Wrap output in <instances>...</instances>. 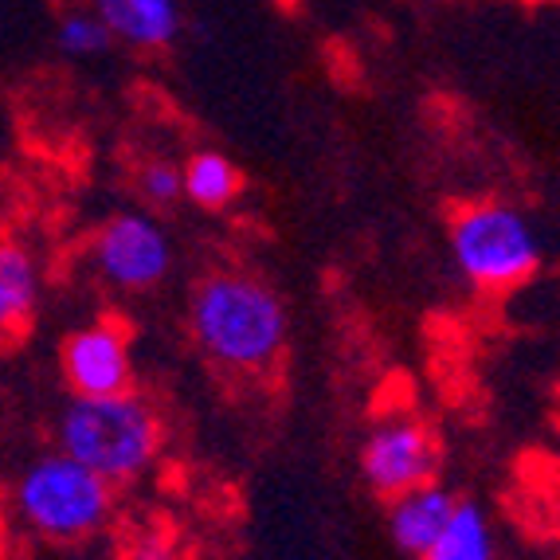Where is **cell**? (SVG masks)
Instances as JSON below:
<instances>
[{
    "label": "cell",
    "mask_w": 560,
    "mask_h": 560,
    "mask_svg": "<svg viewBox=\"0 0 560 560\" xmlns=\"http://www.w3.org/2000/svg\"><path fill=\"white\" fill-rule=\"evenodd\" d=\"M188 329L200 353L228 373H267L287 349V302L247 271H212L188 299Z\"/></svg>",
    "instance_id": "1"
},
{
    "label": "cell",
    "mask_w": 560,
    "mask_h": 560,
    "mask_svg": "<svg viewBox=\"0 0 560 560\" xmlns=\"http://www.w3.org/2000/svg\"><path fill=\"white\" fill-rule=\"evenodd\" d=\"M165 447L158 408L133 388L121 396H71L56 420V451L106 486L138 482Z\"/></svg>",
    "instance_id": "2"
},
{
    "label": "cell",
    "mask_w": 560,
    "mask_h": 560,
    "mask_svg": "<svg viewBox=\"0 0 560 560\" xmlns=\"http://www.w3.org/2000/svg\"><path fill=\"white\" fill-rule=\"evenodd\" d=\"M451 255L486 294H510L541 271L545 247L533 220L510 200H475L451 215Z\"/></svg>",
    "instance_id": "3"
},
{
    "label": "cell",
    "mask_w": 560,
    "mask_h": 560,
    "mask_svg": "<svg viewBox=\"0 0 560 560\" xmlns=\"http://www.w3.org/2000/svg\"><path fill=\"white\" fill-rule=\"evenodd\" d=\"M12 505L36 537L67 545L106 529L114 514V486L59 451H47L20 470Z\"/></svg>",
    "instance_id": "4"
},
{
    "label": "cell",
    "mask_w": 560,
    "mask_h": 560,
    "mask_svg": "<svg viewBox=\"0 0 560 560\" xmlns=\"http://www.w3.org/2000/svg\"><path fill=\"white\" fill-rule=\"evenodd\" d=\"M91 271L118 294H145L158 290L173 271V240L165 228L145 212H114L91 247Z\"/></svg>",
    "instance_id": "5"
},
{
    "label": "cell",
    "mask_w": 560,
    "mask_h": 560,
    "mask_svg": "<svg viewBox=\"0 0 560 560\" xmlns=\"http://www.w3.org/2000/svg\"><path fill=\"white\" fill-rule=\"evenodd\" d=\"M440 475V443L416 416L381 420L361 447V478L376 498L393 502Z\"/></svg>",
    "instance_id": "6"
},
{
    "label": "cell",
    "mask_w": 560,
    "mask_h": 560,
    "mask_svg": "<svg viewBox=\"0 0 560 560\" xmlns=\"http://www.w3.org/2000/svg\"><path fill=\"white\" fill-rule=\"evenodd\" d=\"M130 326L118 318H94L71 329L59 349V369L71 396H121L138 388Z\"/></svg>",
    "instance_id": "7"
},
{
    "label": "cell",
    "mask_w": 560,
    "mask_h": 560,
    "mask_svg": "<svg viewBox=\"0 0 560 560\" xmlns=\"http://www.w3.org/2000/svg\"><path fill=\"white\" fill-rule=\"evenodd\" d=\"M110 44L133 51H165L180 39L185 9L180 0H86Z\"/></svg>",
    "instance_id": "8"
},
{
    "label": "cell",
    "mask_w": 560,
    "mask_h": 560,
    "mask_svg": "<svg viewBox=\"0 0 560 560\" xmlns=\"http://www.w3.org/2000/svg\"><path fill=\"white\" fill-rule=\"evenodd\" d=\"M44 299L36 255L16 240L0 232V337H16L32 326Z\"/></svg>",
    "instance_id": "9"
},
{
    "label": "cell",
    "mask_w": 560,
    "mask_h": 560,
    "mask_svg": "<svg viewBox=\"0 0 560 560\" xmlns=\"http://www.w3.org/2000/svg\"><path fill=\"white\" fill-rule=\"evenodd\" d=\"M455 502L458 498L440 482L416 486L408 494L393 498L388 502V533H393L396 549L420 560L428 552V545L440 537L443 525H447Z\"/></svg>",
    "instance_id": "10"
},
{
    "label": "cell",
    "mask_w": 560,
    "mask_h": 560,
    "mask_svg": "<svg viewBox=\"0 0 560 560\" xmlns=\"http://www.w3.org/2000/svg\"><path fill=\"white\" fill-rule=\"evenodd\" d=\"M420 560H498V537L490 514L478 502H455L447 525Z\"/></svg>",
    "instance_id": "11"
},
{
    "label": "cell",
    "mask_w": 560,
    "mask_h": 560,
    "mask_svg": "<svg viewBox=\"0 0 560 560\" xmlns=\"http://www.w3.org/2000/svg\"><path fill=\"white\" fill-rule=\"evenodd\" d=\"M240 168L215 150H200L180 165V200H192L197 208H228L240 197Z\"/></svg>",
    "instance_id": "12"
},
{
    "label": "cell",
    "mask_w": 560,
    "mask_h": 560,
    "mask_svg": "<svg viewBox=\"0 0 560 560\" xmlns=\"http://www.w3.org/2000/svg\"><path fill=\"white\" fill-rule=\"evenodd\" d=\"M56 44L67 59H91V56H103L106 47H110V36L106 28L98 24L86 4H75V9H67L56 24Z\"/></svg>",
    "instance_id": "13"
},
{
    "label": "cell",
    "mask_w": 560,
    "mask_h": 560,
    "mask_svg": "<svg viewBox=\"0 0 560 560\" xmlns=\"http://www.w3.org/2000/svg\"><path fill=\"white\" fill-rule=\"evenodd\" d=\"M133 185H138V197L150 208H173L180 200V165L165 158L141 161Z\"/></svg>",
    "instance_id": "14"
},
{
    "label": "cell",
    "mask_w": 560,
    "mask_h": 560,
    "mask_svg": "<svg viewBox=\"0 0 560 560\" xmlns=\"http://www.w3.org/2000/svg\"><path fill=\"white\" fill-rule=\"evenodd\" d=\"M126 560H173V549H168V541L161 533H145V537H138L130 545V557Z\"/></svg>",
    "instance_id": "15"
}]
</instances>
